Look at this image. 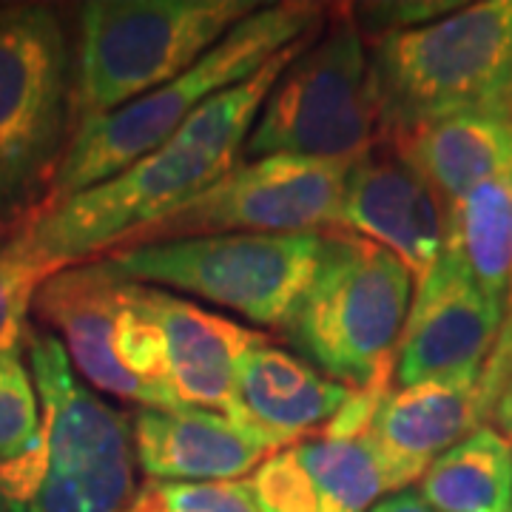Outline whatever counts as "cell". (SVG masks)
Instances as JSON below:
<instances>
[{
    "instance_id": "12",
    "label": "cell",
    "mask_w": 512,
    "mask_h": 512,
    "mask_svg": "<svg viewBox=\"0 0 512 512\" xmlns=\"http://www.w3.org/2000/svg\"><path fill=\"white\" fill-rule=\"evenodd\" d=\"M342 231L384 248L421 282L444 254L447 205L413 165L379 143L350 168Z\"/></svg>"
},
{
    "instance_id": "21",
    "label": "cell",
    "mask_w": 512,
    "mask_h": 512,
    "mask_svg": "<svg viewBox=\"0 0 512 512\" xmlns=\"http://www.w3.org/2000/svg\"><path fill=\"white\" fill-rule=\"evenodd\" d=\"M419 495L436 512H512V444L481 424L433 461Z\"/></svg>"
},
{
    "instance_id": "3",
    "label": "cell",
    "mask_w": 512,
    "mask_h": 512,
    "mask_svg": "<svg viewBox=\"0 0 512 512\" xmlns=\"http://www.w3.org/2000/svg\"><path fill=\"white\" fill-rule=\"evenodd\" d=\"M413 291L416 282L396 256L350 231H330L285 336L333 382L350 390L387 384Z\"/></svg>"
},
{
    "instance_id": "1",
    "label": "cell",
    "mask_w": 512,
    "mask_h": 512,
    "mask_svg": "<svg viewBox=\"0 0 512 512\" xmlns=\"http://www.w3.org/2000/svg\"><path fill=\"white\" fill-rule=\"evenodd\" d=\"M322 20L325 12L316 3L259 6L188 72L123 109L77 123L49 183V197L40 205L80 194L171 143L185 120L214 94L251 77Z\"/></svg>"
},
{
    "instance_id": "13",
    "label": "cell",
    "mask_w": 512,
    "mask_h": 512,
    "mask_svg": "<svg viewBox=\"0 0 512 512\" xmlns=\"http://www.w3.org/2000/svg\"><path fill=\"white\" fill-rule=\"evenodd\" d=\"M126 276H120L103 256L57 271L37 293V316L57 330L55 336L72 359L74 373L94 390L140 404V410H174L165 393L134 379L120 365L114 350V330Z\"/></svg>"
},
{
    "instance_id": "4",
    "label": "cell",
    "mask_w": 512,
    "mask_h": 512,
    "mask_svg": "<svg viewBox=\"0 0 512 512\" xmlns=\"http://www.w3.org/2000/svg\"><path fill=\"white\" fill-rule=\"evenodd\" d=\"M254 0H92L80 9L74 109L92 120L160 89L208 55Z\"/></svg>"
},
{
    "instance_id": "16",
    "label": "cell",
    "mask_w": 512,
    "mask_h": 512,
    "mask_svg": "<svg viewBox=\"0 0 512 512\" xmlns=\"http://www.w3.org/2000/svg\"><path fill=\"white\" fill-rule=\"evenodd\" d=\"M481 424L478 384H410L384 390L362 436L384 464L393 493H402Z\"/></svg>"
},
{
    "instance_id": "5",
    "label": "cell",
    "mask_w": 512,
    "mask_h": 512,
    "mask_svg": "<svg viewBox=\"0 0 512 512\" xmlns=\"http://www.w3.org/2000/svg\"><path fill=\"white\" fill-rule=\"evenodd\" d=\"M382 143V109L356 15L336 12L279 77L245 143L248 160H359Z\"/></svg>"
},
{
    "instance_id": "14",
    "label": "cell",
    "mask_w": 512,
    "mask_h": 512,
    "mask_svg": "<svg viewBox=\"0 0 512 512\" xmlns=\"http://www.w3.org/2000/svg\"><path fill=\"white\" fill-rule=\"evenodd\" d=\"M262 512H370L393 484L365 436H311L276 450L245 478Z\"/></svg>"
},
{
    "instance_id": "22",
    "label": "cell",
    "mask_w": 512,
    "mask_h": 512,
    "mask_svg": "<svg viewBox=\"0 0 512 512\" xmlns=\"http://www.w3.org/2000/svg\"><path fill=\"white\" fill-rule=\"evenodd\" d=\"M319 26L302 40H296L293 46H288L285 52L271 57L251 77L222 89L220 94H214L205 106H200L185 120L171 143L180 148H194V151H202V154L225 160V163H239V154L245 151V143H248L251 131L268 106L279 77L299 57V52L311 43V37L319 32Z\"/></svg>"
},
{
    "instance_id": "23",
    "label": "cell",
    "mask_w": 512,
    "mask_h": 512,
    "mask_svg": "<svg viewBox=\"0 0 512 512\" xmlns=\"http://www.w3.org/2000/svg\"><path fill=\"white\" fill-rule=\"evenodd\" d=\"M57 271L63 268L37 248L29 220L0 237V356H18L29 342L37 293Z\"/></svg>"
},
{
    "instance_id": "10",
    "label": "cell",
    "mask_w": 512,
    "mask_h": 512,
    "mask_svg": "<svg viewBox=\"0 0 512 512\" xmlns=\"http://www.w3.org/2000/svg\"><path fill=\"white\" fill-rule=\"evenodd\" d=\"M234 165L165 143L103 183L52 205H37L29 217L32 237L60 268L106 256L165 220Z\"/></svg>"
},
{
    "instance_id": "2",
    "label": "cell",
    "mask_w": 512,
    "mask_h": 512,
    "mask_svg": "<svg viewBox=\"0 0 512 512\" xmlns=\"http://www.w3.org/2000/svg\"><path fill=\"white\" fill-rule=\"evenodd\" d=\"M382 140L464 114H512V0H481L370 49Z\"/></svg>"
},
{
    "instance_id": "15",
    "label": "cell",
    "mask_w": 512,
    "mask_h": 512,
    "mask_svg": "<svg viewBox=\"0 0 512 512\" xmlns=\"http://www.w3.org/2000/svg\"><path fill=\"white\" fill-rule=\"evenodd\" d=\"M356 390L319 373L299 353L256 339L239 359L234 404L228 419L251 430L276 450L322 433L350 402Z\"/></svg>"
},
{
    "instance_id": "25",
    "label": "cell",
    "mask_w": 512,
    "mask_h": 512,
    "mask_svg": "<svg viewBox=\"0 0 512 512\" xmlns=\"http://www.w3.org/2000/svg\"><path fill=\"white\" fill-rule=\"evenodd\" d=\"M40 430L32 373L18 356H0V464L18 458Z\"/></svg>"
},
{
    "instance_id": "7",
    "label": "cell",
    "mask_w": 512,
    "mask_h": 512,
    "mask_svg": "<svg viewBox=\"0 0 512 512\" xmlns=\"http://www.w3.org/2000/svg\"><path fill=\"white\" fill-rule=\"evenodd\" d=\"M69 46L49 6L0 9V214L23 211L52 183L69 146Z\"/></svg>"
},
{
    "instance_id": "6",
    "label": "cell",
    "mask_w": 512,
    "mask_h": 512,
    "mask_svg": "<svg viewBox=\"0 0 512 512\" xmlns=\"http://www.w3.org/2000/svg\"><path fill=\"white\" fill-rule=\"evenodd\" d=\"M322 245L325 234H214L117 248L103 259L131 282L285 330L319 268Z\"/></svg>"
},
{
    "instance_id": "18",
    "label": "cell",
    "mask_w": 512,
    "mask_h": 512,
    "mask_svg": "<svg viewBox=\"0 0 512 512\" xmlns=\"http://www.w3.org/2000/svg\"><path fill=\"white\" fill-rule=\"evenodd\" d=\"M410 163L444 205L512 174V114H464L382 140Z\"/></svg>"
},
{
    "instance_id": "17",
    "label": "cell",
    "mask_w": 512,
    "mask_h": 512,
    "mask_svg": "<svg viewBox=\"0 0 512 512\" xmlns=\"http://www.w3.org/2000/svg\"><path fill=\"white\" fill-rule=\"evenodd\" d=\"M276 447L225 413L200 407L140 410L134 458L154 481H245Z\"/></svg>"
},
{
    "instance_id": "20",
    "label": "cell",
    "mask_w": 512,
    "mask_h": 512,
    "mask_svg": "<svg viewBox=\"0 0 512 512\" xmlns=\"http://www.w3.org/2000/svg\"><path fill=\"white\" fill-rule=\"evenodd\" d=\"M478 288L507 305L512 265V174L476 185L447 202V245Z\"/></svg>"
},
{
    "instance_id": "27",
    "label": "cell",
    "mask_w": 512,
    "mask_h": 512,
    "mask_svg": "<svg viewBox=\"0 0 512 512\" xmlns=\"http://www.w3.org/2000/svg\"><path fill=\"white\" fill-rule=\"evenodd\" d=\"M487 424L493 427L498 436H504L512 444V373L510 379L501 384L498 396H495L493 410L487 416Z\"/></svg>"
},
{
    "instance_id": "8",
    "label": "cell",
    "mask_w": 512,
    "mask_h": 512,
    "mask_svg": "<svg viewBox=\"0 0 512 512\" xmlns=\"http://www.w3.org/2000/svg\"><path fill=\"white\" fill-rule=\"evenodd\" d=\"M265 333L177 293L126 279L114 350L134 379L177 407L231 413L239 359Z\"/></svg>"
},
{
    "instance_id": "11",
    "label": "cell",
    "mask_w": 512,
    "mask_h": 512,
    "mask_svg": "<svg viewBox=\"0 0 512 512\" xmlns=\"http://www.w3.org/2000/svg\"><path fill=\"white\" fill-rule=\"evenodd\" d=\"M504 325V308L444 251L416 282L393 362L396 387L430 382L478 384Z\"/></svg>"
},
{
    "instance_id": "24",
    "label": "cell",
    "mask_w": 512,
    "mask_h": 512,
    "mask_svg": "<svg viewBox=\"0 0 512 512\" xmlns=\"http://www.w3.org/2000/svg\"><path fill=\"white\" fill-rule=\"evenodd\" d=\"M126 512H262L245 481H154L134 493Z\"/></svg>"
},
{
    "instance_id": "28",
    "label": "cell",
    "mask_w": 512,
    "mask_h": 512,
    "mask_svg": "<svg viewBox=\"0 0 512 512\" xmlns=\"http://www.w3.org/2000/svg\"><path fill=\"white\" fill-rule=\"evenodd\" d=\"M370 512H436L430 504H424L421 501L419 493H413V490H402V493H393L382 498L376 507Z\"/></svg>"
},
{
    "instance_id": "19",
    "label": "cell",
    "mask_w": 512,
    "mask_h": 512,
    "mask_svg": "<svg viewBox=\"0 0 512 512\" xmlns=\"http://www.w3.org/2000/svg\"><path fill=\"white\" fill-rule=\"evenodd\" d=\"M134 493V464L63 473L32 444L0 464V512H126Z\"/></svg>"
},
{
    "instance_id": "9",
    "label": "cell",
    "mask_w": 512,
    "mask_h": 512,
    "mask_svg": "<svg viewBox=\"0 0 512 512\" xmlns=\"http://www.w3.org/2000/svg\"><path fill=\"white\" fill-rule=\"evenodd\" d=\"M356 160L262 157L225 177L126 242L148 245L214 234H330L342 228L345 183Z\"/></svg>"
},
{
    "instance_id": "26",
    "label": "cell",
    "mask_w": 512,
    "mask_h": 512,
    "mask_svg": "<svg viewBox=\"0 0 512 512\" xmlns=\"http://www.w3.org/2000/svg\"><path fill=\"white\" fill-rule=\"evenodd\" d=\"M512 373V265H510V288H507V305H504V325H501V336L495 342L493 356L481 373L478 382V410H481V421L487 424V416L493 410L495 396L501 390V384L510 379Z\"/></svg>"
}]
</instances>
